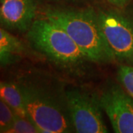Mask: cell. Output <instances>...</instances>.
I'll list each match as a JSON object with an SVG mask.
<instances>
[{
	"instance_id": "cell-1",
	"label": "cell",
	"mask_w": 133,
	"mask_h": 133,
	"mask_svg": "<svg viewBox=\"0 0 133 133\" xmlns=\"http://www.w3.org/2000/svg\"><path fill=\"white\" fill-rule=\"evenodd\" d=\"M29 118L43 133L75 132L67 103L66 89L49 76H33L16 83Z\"/></svg>"
},
{
	"instance_id": "cell-2",
	"label": "cell",
	"mask_w": 133,
	"mask_h": 133,
	"mask_svg": "<svg viewBox=\"0 0 133 133\" xmlns=\"http://www.w3.org/2000/svg\"><path fill=\"white\" fill-rule=\"evenodd\" d=\"M43 16L63 29L92 62L107 64L115 60L93 8H49Z\"/></svg>"
},
{
	"instance_id": "cell-3",
	"label": "cell",
	"mask_w": 133,
	"mask_h": 133,
	"mask_svg": "<svg viewBox=\"0 0 133 133\" xmlns=\"http://www.w3.org/2000/svg\"><path fill=\"white\" fill-rule=\"evenodd\" d=\"M27 38L33 50L69 73L81 74L92 62L63 29L44 16L34 20Z\"/></svg>"
},
{
	"instance_id": "cell-4",
	"label": "cell",
	"mask_w": 133,
	"mask_h": 133,
	"mask_svg": "<svg viewBox=\"0 0 133 133\" xmlns=\"http://www.w3.org/2000/svg\"><path fill=\"white\" fill-rule=\"evenodd\" d=\"M97 12L102 32L115 59L133 65V9L113 7Z\"/></svg>"
},
{
	"instance_id": "cell-5",
	"label": "cell",
	"mask_w": 133,
	"mask_h": 133,
	"mask_svg": "<svg viewBox=\"0 0 133 133\" xmlns=\"http://www.w3.org/2000/svg\"><path fill=\"white\" fill-rule=\"evenodd\" d=\"M66 98L75 132H108L97 91L87 86H72L66 89Z\"/></svg>"
},
{
	"instance_id": "cell-6",
	"label": "cell",
	"mask_w": 133,
	"mask_h": 133,
	"mask_svg": "<svg viewBox=\"0 0 133 133\" xmlns=\"http://www.w3.org/2000/svg\"><path fill=\"white\" fill-rule=\"evenodd\" d=\"M103 110L117 133H133V98L121 84L107 82L100 93Z\"/></svg>"
},
{
	"instance_id": "cell-7",
	"label": "cell",
	"mask_w": 133,
	"mask_h": 133,
	"mask_svg": "<svg viewBox=\"0 0 133 133\" xmlns=\"http://www.w3.org/2000/svg\"><path fill=\"white\" fill-rule=\"evenodd\" d=\"M36 0H1L0 25L10 31L27 32L36 19Z\"/></svg>"
},
{
	"instance_id": "cell-8",
	"label": "cell",
	"mask_w": 133,
	"mask_h": 133,
	"mask_svg": "<svg viewBox=\"0 0 133 133\" xmlns=\"http://www.w3.org/2000/svg\"><path fill=\"white\" fill-rule=\"evenodd\" d=\"M0 99L10 107L16 114L28 117L22 95L16 84L0 80Z\"/></svg>"
},
{
	"instance_id": "cell-9",
	"label": "cell",
	"mask_w": 133,
	"mask_h": 133,
	"mask_svg": "<svg viewBox=\"0 0 133 133\" xmlns=\"http://www.w3.org/2000/svg\"><path fill=\"white\" fill-rule=\"evenodd\" d=\"M0 48L22 56H30L33 52L19 38L13 36L0 25Z\"/></svg>"
},
{
	"instance_id": "cell-10",
	"label": "cell",
	"mask_w": 133,
	"mask_h": 133,
	"mask_svg": "<svg viewBox=\"0 0 133 133\" xmlns=\"http://www.w3.org/2000/svg\"><path fill=\"white\" fill-rule=\"evenodd\" d=\"M8 132L11 133H40L38 127L28 117H22L15 113L14 120Z\"/></svg>"
},
{
	"instance_id": "cell-11",
	"label": "cell",
	"mask_w": 133,
	"mask_h": 133,
	"mask_svg": "<svg viewBox=\"0 0 133 133\" xmlns=\"http://www.w3.org/2000/svg\"><path fill=\"white\" fill-rule=\"evenodd\" d=\"M117 77L120 84L133 98V65H121Z\"/></svg>"
},
{
	"instance_id": "cell-12",
	"label": "cell",
	"mask_w": 133,
	"mask_h": 133,
	"mask_svg": "<svg viewBox=\"0 0 133 133\" xmlns=\"http://www.w3.org/2000/svg\"><path fill=\"white\" fill-rule=\"evenodd\" d=\"M15 112L11 107L0 99V130L8 132L14 120Z\"/></svg>"
},
{
	"instance_id": "cell-13",
	"label": "cell",
	"mask_w": 133,
	"mask_h": 133,
	"mask_svg": "<svg viewBox=\"0 0 133 133\" xmlns=\"http://www.w3.org/2000/svg\"><path fill=\"white\" fill-rule=\"evenodd\" d=\"M22 56L0 48V67L14 64L20 61Z\"/></svg>"
},
{
	"instance_id": "cell-14",
	"label": "cell",
	"mask_w": 133,
	"mask_h": 133,
	"mask_svg": "<svg viewBox=\"0 0 133 133\" xmlns=\"http://www.w3.org/2000/svg\"><path fill=\"white\" fill-rule=\"evenodd\" d=\"M112 7L123 8L127 7L132 0H105Z\"/></svg>"
},
{
	"instance_id": "cell-15",
	"label": "cell",
	"mask_w": 133,
	"mask_h": 133,
	"mask_svg": "<svg viewBox=\"0 0 133 133\" xmlns=\"http://www.w3.org/2000/svg\"><path fill=\"white\" fill-rule=\"evenodd\" d=\"M0 132H2V131H1V130H0Z\"/></svg>"
},
{
	"instance_id": "cell-16",
	"label": "cell",
	"mask_w": 133,
	"mask_h": 133,
	"mask_svg": "<svg viewBox=\"0 0 133 133\" xmlns=\"http://www.w3.org/2000/svg\"><path fill=\"white\" fill-rule=\"evenodd\" d=\"M0 2H1V0H0Z\"/></svg>"
}]
</instances>
